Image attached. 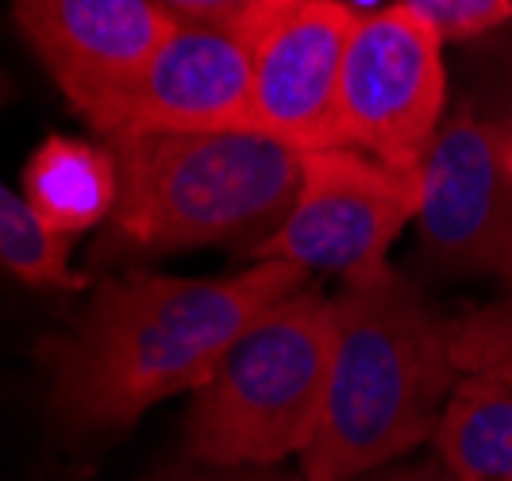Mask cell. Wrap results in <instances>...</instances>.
<instances>
[{
	"label": "cell",
	"mask_w": 512,
	"mask_h": 481,
	"mask_svg": "<svg viewBox=\"0 0 512 481\" xmlns=\"http://www.w3.org/2000/svg\"><path fill=\"white\" fill-rule=\"evenodd\" d=\"M305 270L251 262L231 278H170L128 270L39 343L58 428L104 435L131 428L174 393H197L258 316L301 293Z\"/></svg>",
	"instance_id": "cell-1"
},
{
	"label": "cell",
	"mask_w": 512,
	"mask_h": 481,
	"mask_svg": "<svg viewBox=\"0 0 512 481\" xmlns=\"http://www.w3.org/2000/svg\"><path fill=\"white\" fill-rule=\"evenodd\" d=\"M332 366L305 481H351L432 443L459 366L451 320L401 270L343 281L332 297Z\"/></svg>",
	"instance_id": "cell-2"
},
{
	"label": "cell",
	"mask_w": 512,
	"mask_h": 481,
	"mask_svg": "<svg viewBox=\"0 0 512 481\" xmlns=\"http://www.w3.org/2000/svg\"><path fill=\"white\" fill-rule=\"evenodd\" d=\"M120 170L112 239L170 254L247 239L255 251L297 201L305 151L258 131H147L104 139Z\"/></svg>",
	"instance_id": "cell-3"
},
{
	"label": "cell",
	"mask_w": 512,
	"mask_h": 481,
	"mask_svg": "<svg viewBox=\"0 0 512 481\" xmlns=\"http://www.w3.org/2000/svg\"><path fill=\"white\" fill-rule=\"evenodd\" d=\"M332 331V297L316 285L266 308L193 393L185 451L224 470L305 455L324 416Z\"/></svg>",
	"instance_id": "cell-4"
},
{
	"label": "cell",
	"mask_w": 512,
	"mask_h": 481,
	"mask_svg": "<svg viewBox=\"0 0 512 481\" xmlns=\"http://www.w3.org/2000/svg\"><path fill=\"white\" fill-rule=\"evenodd\" d=\"M420 193V166H389L355 147L308 151L297 201L251 262H285L343 281L382 270L393 239L420 212Z\"/></svg>",
	"instance_id": "cell-5"
},
{
	"label": "cell",
	"mask_w": 512,
	"mask_h": 481,
	"mask_svg": "<svg viewBox=\"0 0 512 481\" xmlns=\"http://www.w3.org/2000/svg\"><path fill=\"white\" fill-rule=\"evenodd\" d=\"M447 116L443 39L412 4L359 16L339 81V147L416 170Z\"/></svg>",
	"instance_id": "cell-6"
},
{
	"label": "cell",
	"mask_w": 512,
	"mask_h": 481,
	"mask_svg": "<svg viewBox=\"0 0 512 481\" xmlns=\"http://www.w3.org/2000/svg\"><path fill=\"white\" fill-rule=\"evenodd\" d=\"M420 258L451 278H489L512 289V178L505 120L459 104L443 116L420 162Z\"/></svg>",
	"instance_id": "cell-7"
},
{
	"label": "cell",
	"mask_w": 512,
	"mask_h": 481,
	"mask_svg": "<svg viewBox=\"0 0 512 481\" xmlns=\"http://www.w3.org/2000/svg\"><path fill=\"white\" fill-rule=\"evenodd\" d=\"M255 31L178 20L135 74L85 124L101 139L147 131H247Z\"/></svg>",
	"instance_id": "cell-8"
},
{
	"label": "cell",
	"mask_w": 512,
	"mask_h": 481,
	"mask_svg": "<svg viewBox=\"0 0 512 481\" xmlns=\"http://www.w3.org/2000/svg\"><path fill=\"white\" fill-rule=\"evenodd\" d=\"M359 12L343 0H293L255 39L247 131L297 151L339 147V81Z\"/></svg>",
	"instance_id": "cell-9"
},
{
	"label": "cell",
	"mask_w": 512,
	"mask_h": 481,
	"mask_svg": "<svg viewBox=\"0 0 512 481\" xmlns=\"http://www.w3.org/2000/svg\"><path fill=\"white\" fill-rule=\"evenodd\" d=\"M12 8L77 116L108 101L178 24L158 0H12Z\"/></svg>",
	"instance_id": "cell-10"
},
{
	"label": "cell",
	"mask_w": 512,
	"mask_h": 481,
	"mask_svg": "<svg viewBox=\"0 0 512 481\" xmlns=\"http://www.w3.org/2000/svg\"><path fill=\"white\" fill-rule=\"evenodd\" d=\"M27 208L58 239L112 220L120 201V170L108 143H89L74 135H47L24 166Z\"/></svg>",
	"instance_id": "cell-11"
},
{
	"label": "cell",
	"mask_w": 512,
	"mask_h": 481,
	"mask_svg": "<svg viewBox=\"0 0 512 481\" xmlns=\"http://www.w3.org/2000/svg\"><path fill=\"white\" fill-rule=\"evenodd\" d=\"M432 451L455 481H512V389L462 374L432 435Z\"/></svg>",
	"instance_id": "cell-12"
},
{
	"label": "cell",
	"mask_w": 512,
	"mask_h": 481,
	"mask_svg": "<svg viewBox=\"0 0 512 481\" xmlns=\"http://www.w3.org/2000/svg\"><path fill=\"white\" fill-rule=\"evenodd\" d=\"M12 101V81L0 74V108ZM0 274L39 285V289H74L70 239H58L35 220L20 193L0 181Z\"/></svg>",
	"instance_id": "cell-13"
},
{
	"label": "cell",
	"mask_w": 512,
	"mask_h": 481,
	"mask_svg": "<svg viewBox=\"0 0 512 481\" xmlns=\"http://www.w3.org/2000/svg\"><path fill=\"white\" fill-rule=\"evenodd\" d=\"M451 355L459 374H482L512 389V289L451 320Z\"/></svg>",
	"instance_id": "cell-14"
},
{
	"label": "cell",
	"mask_w": 512,
	"mask_h": 481,
	"mask_svg": "<svg viewBox=\"0 0 512 481\" xmlns=\"http://www.w3.org/2000/svg\"><path fill=\"white\" fill-rule=\"evenodd\" d=\"M405 4H412L436 27L443 43H470L512 20V0H405Z\"/></svg>",
	"instance_id": "cell-15"
},
{
	"label": "cell",
	"mask_w": 512,
	"mask_h": 481,
	"mask_svg": "<svg viewBox=\"0 0 512 481\" xmlns=\"http://www.w3.org/2000/svg\"><path fill=\"white\" fill-rule=\"evenodd\" d=\"M174 20H197V24H228L243 31H262L282 8L293 0H158Z\"/></svg>",
	"instance_id": "cell-16"
},
{
	"label": "cell",
	"mask_w": 512,
	"mask_h": 481,
	"mask_svg": "<svg viewBox=\"0 0 512 481\" xmlns=\"http://www.w3.org/2000/svg\"><path fill=\"white\" fill-rule=\"evenodd\" d=\"M351 481H455L447 474V466L439 462L436 455L432 458H401V462H389V466H378L370 474H359Z\"/></svg>",
	"instance_id": "cell-17"
},
{
	"label": "cell",
	"mask_w": 512,
	"mask_h": 481,
	"mask_svg": "<svg viewBox=\"0 0 512 481\" xmlns=\"http://www.w3.org/2000/svg\"><path fill=\"white\" fill-rule=\"evenodd\" d=\"M205 481H305L301 474H274V470H239V474H224V478H205Z\"/></svg>",
	"instance_id": "cell-18"
},
{
	"label": "cell",
	"mask_w": 512,
	"mask_h": 481,
	"mask_svg": "<svg viewBox=\"0 0 512 481\" xmlns=\"http://www.w3.org/2000/svg\"><path fill=\"white\" fill-rule=\"evenodd\" d=\"M505 166H509V178H512V120H505Z\"/></svg>",
	"instance_id": "cell-19"
}]
</instances>
